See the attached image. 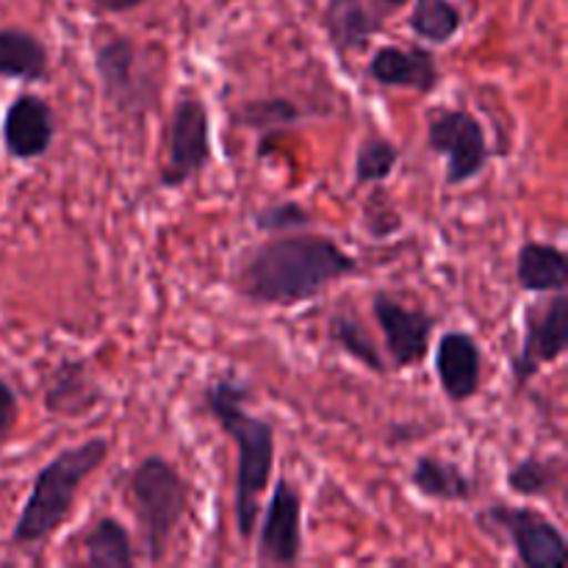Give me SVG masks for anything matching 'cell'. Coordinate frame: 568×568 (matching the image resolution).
<instances>
[{"label": "cell", "instance_id": "cell-1", "mask_svg": "<svg viewBox=\"0 0 568 568\" xmlns=\"http://www.w3.org/2000/svg\"><path fill=\"white\" fill-rule=\"evenodd\" d=\"M353 253L322 233H283L244 250L233 286L247 303L292 308L322 297L338 281L358 275Z\"/></svg>", "mask_w": 568, "mask_h": 568}, {"label": "cell", "instance_id": "cell-2", "mask_svg": "<svg viewBox=\"0 0 568 568\" xmlns=\"http://www.w3.org/2000/svg\"><path fill=\"white\" fill-rule=\"evenodd\" d=\"M253 399L247 383L233 375L211 377L203 388V405L236 447V483H233V519L236 532L247 541L255 536L261 494L275 475V425L247 410Z\"/></svg>", "mask_w": 568, "mask_h": 568}, {"label": "cell", "instance_id": "cell-3", "mask_svg": "<svg viewBox=\"0 0 568 568\" xmlns=\"http://www.w3.org/2000/svg\"><path fill=\"white\" fill-rule=\"evenodd\" d=\"M109 458V442L92 436L75 447L61 449L33 475L31 491L11 530L14 547H37L48 541L75 508V497L83 483Z\"/></svg>", "mask_w": 568, "mask_h": 568}, {"label": "cell", "instance_id": "cell-4", "mask_svg": "<svg viewBox=\"0 0 568 568\" xmlns=\"http://www.w3.org/2000/svg\"><path fill=\"white\" fill-rule=\"evenodd\" d=\"M186 477L164 455H148L133 466L128 477V499L142 530L144 552L150 564H161L189 510Z\"/></svg>", "mask_w": 568, "mask_h": 568}, {"label": "cell", "instance_id": "cell-5", "mask_svg": "<svg viewBox=\"0 0 568 568\" xmlns=\"http://www.w3.org/2000/svg\"><path fill=\"white\" fill-rule=\"evenodd\" d=\"M211 164V120L209 105L197 92H181L170 111L164 139V166L159 183L181 189L203 175Z\"/></svg>", "mask_w": 568, "mask_h": 568}, {"label": "cell", "instance_id": "cell-6", "mask_svg": "<svg viewBox=\"0 0 568 568\" xmlns=\"http://www.w3.org/2000/svg\"><path fill=\"white\" fill-rule=\"evenodd\" d=\"M427 148L447 161L444 183L449 189L466 186L480 178L494 155L488 148L486 128L466 109L436 111L427 122Z\"/></svg>", "mask_w": 568, "mask_h": 568}, {"label": "cell", "instance_id": "cell-7", "mask_svg": "<svg viewBox=\"0 0 568 568\" xmlns=\"http://www.w3.org/2000/svg\"><path fill=\"white\" fill-rule=\"evenodd\" d=\"M568 349V294L552 292L547 300L527 305L525 336L519 353L510 361L516 392H525L544 366L558 364Z\"/></svg>", "mask_w": 568, "mask_h": 568}, {"label": "cell", "instance_id": "cell-8", "mask_svg": "<svg viewBox=\"0 0 568 568\" xmlns=\"http://www.w3.org/2000/svg\"><path fill=\"white\" fill-rule=\"evenodd\" d=\"M483 527H497L514 547L516 558L525 568H564L566 566V532L541 510L527 505H491L477 516Z\"/></svg>", "mask_w": 568, "mask_h": 568}, {"label": "cell", "instance_id": "cell-9", "mask_svg": "<svg viewBox=\"0 0 568 568\" xmlns=\"http://www.w3.org/2000/svg\"><path fill=\"white\" fill-rule=\"evenodd\" d=\"M372 314L383 333V353H386L392 369L419 366L427 358L438 316L425 308H416V305L414 308L403 305L388 292H377L372 297Z\"/></svg>", "mask_w": 568, "mask_h": 568}, {"label": "cell", "instance_id": "cell-10", "mask_svg": "<svg viewBox=\"0 0 568 568\" xmlns=\"http://www.w3.org/2000/svg\"><path fill=\"white\" fill-rule=\"evenodd\" d=\"M255 564L258 566H297L303 558V497L288 477H281L272 488L264 519L255 527Z\"/></svg>", "mask_w": 568, "mask_h": 568}, {"label": "cell", "instance_id": "cell-11", "mask_svg": "<svg viewBox=\"0 0 568 568\" xmlns=\"http://www.w3.org/2000/svg\"><path fill=\"white\" fill-rule=\"evenodd\" d=\"M0 139L9 159L33 161L42 159L55 139V111L44 98L33 92H20L3 111Z\"/></svg>", "mask_w": 568, "mask_h": 568}, {"label": "cell", "instance_id": "cell-12", "mask_svg": "<svg viewBox=\"0 0 568 568\" xmlns=\"http://www.w3.org/2000/svg\"><path fill=\"white\" fill-rule=\"evenodd\" d=\"M94 72L100 81V94L105 103L120 111L144 109L148 89L139 78V48L133 39L114 33L94 44Z\"/></svg>", "mask_w": 568, "mask_h": 568}, {"label": "cell", "instance_id": "cell-13", "mask_svg": "<svg viewBox=\"0 0 568 568\" xmlns=\"http://www.w3.org/2000/svg\"><path fill=\"white\" fill-rule=\"evenodd\" d=\"M369 81L386 89H410L416 94H433L442 87V67L433 50L399 48V44H383L372 53L366 67Z\"/></svg>", "mask_w": 568, "mask_h": 568}, {"label": "cell", "instance_id": "cell-14", "mask_svg": "<svg viewBox=\"0 0 568 568\" xmlns=\"http://www.w3.org/2000/svg\"><path fill=\"white\" fill-rule=\"evenodd\" d=\"M436 377L444 397L464 405L480 394L483 349L466 331H447L436 344Z\"/></svg>", "mask_w": 568, "mask_h": 568}, {"label": "cell", "instance_id": "cell-15", "mask_svg": "<svg viewBox=\"0 0 568 568\" xmlns=\"http://www.w3.org/2000/svg\"><path fill=\"white\" fill-rule=\"evenodd\" d=\"M103 399V388L83 358H61L44 381V410L61 419L92 414Z\"/></svg>", "mask_w": 568, "mask_h": 568}, {"label": "cell", "instance_id": "cell-16", "mask_svg": "<svg viewBox=\"0 0 568 568\" xmlns=\"http://www.w3.org/2000/svg\"><path fill=\"white\" fill-rule=\"evenodd\" d=\"M322 26L342 55L364 53L372 39L383 33L381 14L366 0H327Z\"/></svg>", "mask_w": 568, "mask_h": 568}, {"label": "cell", "instance_id": "cell-17", "mask_svg": "<svg viewBox=\"0 0 568 568\" xmlns=\"http://www.w3.org/2000/svg\"><path fill=\"white\" fill-rule=\"evenodd\" d=\"M516 283L527 294L566 292L568 255L558 244L525 242L516 253Z\"/></svg>", "mask_w": 568, "mask_h": 568}, {"label": "cell", "instance_id": "cell-18", "mask_svg": "<svg viewBox=\"0 0 568 568\" xmlns=\"http://www.w3.org/2000/svg\"><path fill=\"white\" fill-rule=\"evenodd\" d=\"M410 488L433 503H469L475 497V480L455 460L442 455H422L410 469Z\"/></svg>", "mask_w": 568, "mask_h": 568}, {"label": "cell", "instance_id": "cell-19", "mask_svg": "<svg viewBox=\"0 0 568 568\" xmlns=\"http://www.w3.org/2000/svg\"><path fill=\"white\" fill-rule=\"evenodd\" d=\"M48 44L26 28H0V78L20 83L48 81Z\"/></svg>", "mask_w": 568, "mask_h": 568}, {"label": "cell", "instance_id": "cell-20", "mask_svg": "<svg viewBox=\"0 0 568 568\" xmlns=\"http://www.w3.org/2000/svg\"><path fill=\"white\" fill-rule=\"evenodd\" d=\"M327 338L331 344H336L347 358H353L355 364H361L364 369L375 372V375H386L388 361L383 355V349L377 347V342L372 338V333L366 331V325L361 322V316L355 311L342 308L336 314H331L327 320Z\"/></svg>", "mask_w": 568, "mask_h": 568}, {"label": "cell", "instance_id": "cell-21", "mask_svg": "<svg viewBox=\"0 0 568 568\" xmlns=\"http://www.w3.org/2000/svg\"><path fill=\"white\" fill-rule=\"evenodd\" d=\"M83 564L92 568H133L136 552H133L131 532L125 530L114 516H100L89 532L83 536Z\"/></svg>", "mask_w": 568, "mask_h": 568}, {"label": "cell", "instance_id": "cell-22", "mask_svg": "<svg viewBox=\"0 0 568 568\" xmlns=\"http://www.w3.org/2000/svg\"><path fill=\"white\" fill-rule=\"evenodd\" d=\"M408 28L414 37L427 44H449L464 28V11L453 0H416L408 17Z\"/></svg>", "mask_w": 568, "mask_h": 568}, {"label": "cell", "instance_id": "cell-23", "mask_svg": "<svg viewBox=\"0 0 568 568\" xmlns=\"http://www.w3.org/2000/svg\"><path fill=\"white\" fill-rule=\"evenodd\" d=\"M564 475L566 469L560 458H538V455H530V458H521L519 464L510 466L505 480H508V488L516 497L544 499L560 491Z\"/></svg>", "mask_w": 568, "mask_h": 568}, {"label": "cell", "instance_id": "cell-24", "mask_svg": "<svg viewBox=\"0 0 568 568\" xmlns=\"http://www.w3.org/2000/svg\"><path fill=\"white\" fill-rule=\"evenodd\" d=\"M303 109H300L294 100L288 98H258L247 100V103L239 109L236 122L247 131H255L261 136V148L270 142L275 133H281L283 128H292L297 122H303Z\"/></svg>", "mask_w": 568, "mask_h": 568}, {"label": "cell", "instance_id": "cell-25", "mask_svg": "<svg viewBox=\"0 0 568 568\" xmlns=\"http://www.w3.org/2000/svg\"><path fill=\"white\" fill-rule=\"evenodd\" d=\"M399 166V148L392 139L381 136V133H369L364 142L358 144L355 153V183L358 186H375V183H386Z\"/></svg>", "mask_w": 568, "mask_h": 568}, {"label": "cell", "instance_id": "cell-26", "mask_svg": "<svg viewBox=\"0 0 568 568\" xmlns=\"http://www.w3.org/2000/svg\"><path fill=\"white\" fill-rule=\"evenodd\" d=\"M253 225L266 236H283V233H297L314 225V214L297 200H281V203L264 205L255 211Z\"/></svg>", "mask_w": 568, "mask_h": 568}, {"label": "cell", "instance_id": "cell-27", "mask_svg": "<svg viewBox=\"0 0 568 568\" xmlns=\"http://www.w3.org/2000/svg\"><path fill=\"white\" fill-rule=\"evenodd\" d=\"M364 227L372 239H392L405 227L397 203H394L392 194L381 183L372 186L369 197L364 203Z\"/></svg>", "mask_w": 568, "mask_h": 568}, {"label": "cell", "instance_id": "cell-28", "mask_svg": "<svg viewBox=\"0 0 568 568\" xmlns=\"http://www.w3.org/2000/svg\"><path fill=\"white\" fill-rule=\"evenodd\" d=\"M17 416H20V399H17V392L9 386V381L0 377V438L14 430Z\"/></svg>", "mask_w": 568, "mask_h": 568}, {"label": "cell", "instance_id": "cell-29", "mask_svg": "<svg viewBox=\"0 0 568 568\" xmlns=\"http://www.w3.org/2000/svg\"><path fill=\"white\" fill-rule=\"evenodd\" d=\"M94 6V11L100 14H128V11H136L139 6H144L148 0H89Z\"/></svg>", "mask_w": 568, "mask_h": 568}, {"label": "cell", "instance_id": "cell-30", "mask_svg": "<svg viewBox=\"0 0 568 568\" xmlns=\"http://www.w3.org/2000/svg\"><path fill=\"white\" fill-rule=\"evenodd\" d=\"M383 6H386L388 11H399V9H405V6L410 3V0H381Z\"/></svg>", "mask_w": 568, "mask_h": 568}]
</instances>
